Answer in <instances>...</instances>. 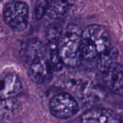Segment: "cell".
I'll return each instance as SVG.
<instances>
[{
  "label": "cell",
  "mask_w": 123,
  "mask_h": 123,
  "mask_svg": "<svg viewBox=\"0 0 123 123\" xmlns=\"http://www.w3.org/2000/svg\"><path fill=\"white\" fill-rule=\"evenodd\" d=\"M111 48L107 29L100 25H90L82 30L81 55L87 61L97 59Z\"/></svg>",
  "instance_id": "obj_1"
},
{
  "label": "cell",
  "mask_w": 123,
  "mask_h": 123,
  "mask_svg": "<svg viewBox=\"0 0 123 123\" xmlns=\"http://www.w3.org/2000/svg\"><path fill=\"white\" fill-rule=\"evenodd\" d=\"M82 30L75 24L67 26L59 37L57 49L59 57L64 65L76 67L80 64Z\"/></svg>",
  "instance_id": "obj_2"
},
{
  "label": "cell",
  "mask_w": 123,
  "mask_h": 123,
  "mask_svg": "<svg viewBox=\"0 0 123 123\" xmlns=\"http://www.w3.org/2000/svg\"><path fill=\"white\" fill-rule=\"evenodd\" d=\"M22 84L14 74L0 79V120L11 118L18 109L17 98L22 92Z\"/></svg>",
  "instance_id": "obj_3"
},
{
  "label": "cell",
  "mask_w": 123,
  "mask_h": 123,
  "mask_svg": "<svg viewBox=\"0 0 123 123\" xmlns=\"http://www.w3.org/2000/svg\"><path fill=\"white\" fill-rule=\"evenodd\" d=\"M3 17L5 23L12 30L22 31L27 27L28 23V6L23 1H9L4 6Z\"/></svg>",
  "instance_id": "obj_4"
},
{
  "label": "cell",
  "mask_w": 123,
  "mask_h": 123,
  "mask_svg": "<svg viewBox=\"0 0 123 123\" xmlns=\"http://www.w3.org/2000/svg\"><path fill=\"white\" fill-rule=\"evenodd\" d=\"M49 109L54 117L59 119H68L78 112V105L70 94L62 92L57 94L51 99Z\"/></svg>",
  "instance_id": "obj_5"
},
{
  "label": "cell",
  "mask_w": 123,
  "mask_h": 123,
  "mask_svg": "<svg viewBox=\"0 0 123 123\" xmlns=\"http://www.w3.org/2000/svg\"><path fill=\"white\" fill-rule=\"evenodd\" d=\"M28 75L34 83L46 84L52 78V68L45 58H38L28 64Z\"/></svg>",
  "instance_id": "obj_6"
},
{
  "label": "cell",
  "mask_w": 123,
  "mask_h": 123,
  "mask_svg": "<svg viewBox=\"0 0 123 123\" xmlns=\"http://www.w3.org/2000/svg\"><path fill=\"white\" fill-rule=\"evenodd\" d=\"M82 123H123V116L107 109H92L81 117Z\"/></svg>",
  "instance_id": "obj_7"
},
{
  "label": "cell",
  "mask_w": 123,
  "mask_h": 123,
  "mask_svg": "<svg viewBox=\"0 0 123 123\" xmlns=\"http://www.w3.org/2000/svg\"><path fill=\"white\" fill-rule=\"evenodd\" d=\"M46 52V46L41 40L31 39L22 45L20 53L24 62L27 64H30L35 60L45 58Z\"/></svg>",
  "instance_id": "obj_8"
},
{
  "label": "cell",
  "mask_w": 123,
  "mask_h": 123,
  "mask_svg": "<svg viewBox=\"0 0 123 123\" xmlns=\"http://www.w3.org/2000/svg\"><path fill=\"white\" fill-rule=\"evenodd\" d=\"M104 80L110 90L123 97V65L118 63L104 73Z\"/></svg>",
  "instance_id": "obj_9"
},
{
  "label": "cell",
  "mask_w": 123,
  "mask_h": 123,
  "mask_svg": "<svg viewBox=\"0 0 123 123\" xmlns=\"http://www.w3.org/2000/svg\"><path fill=\"white\" fill-rule=\"evenodd\" d=\"M70 7V2L63 1H48L46 14L52 19H60L64 17Z\"/></svg>",
  "instance_id": "obj_10"
},
{
  "label": "cell",
  "mask_w": 123,
  "mask_h": 123,
  "mask_svg": "<svg viewBox=\"0 0 123 123\" xmlns=\"http://www.w3.org/2000/svg\"><path fill=\"white\" fill-rule=\"evenodd\" d=\"M119 53L115 48H109L106 53L97 58L98 68L103 74L107 72L115 64L118 63Z\"/></svg>",
  "instance_id": "obj_11"
},
{
  "label": "cell",
  "mask_w": 123,
  "mask_h": 123,
  "mask_svg": "<svg viewBox=\"0 0 123 123\" xmlns=\"http://www.w3.org/2000/svg\"><path fill=\"white\" fill-rule=\"evenodd\" d=\"M58 43H49V57H50V64L52 70L58 71L61 70L64 66L57 49Z\"/></svg>",
  "instance_id": "obj_12"
},
{
  "label": "cell",
  "mask_w": 123,
  "mask_h": 123,
  "mask_svg": "<svg viewBox=\"0 0 123 123\" xmlns=\"http://www.w3.org/2000/svg\"><path fill=\"white\" fill-rule=\"evenodd\" d=\"M62 27L57 25H51L47 30L46 37L49 43H58L59 37L62 35Z\"/></svg>",
  "instance_id": "obj_13"
},
{
  "label": "cell",
  "mask_w": 123,
  "mask_h": 123,
  "mask_svg": "<svg viewBox=\"0 0 123 123\" xmlns=\"http://www.w3.org/2000/svg\"><path fill=\"white\" fill-rule=\"evenodd\" d=\"M48 6V1H38L35 4L34 14L37 19H41L46 13Z\"/></svg>",
  "instance_id": "obj_14"
}]
</instances>
